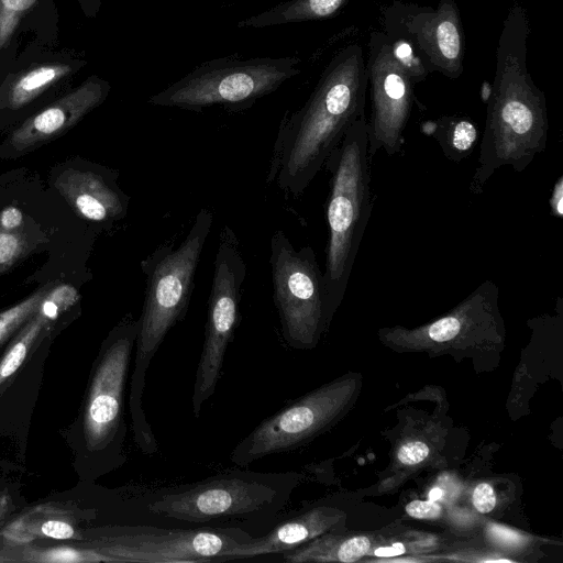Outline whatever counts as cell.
Listing matches in <instances>:
<instances>
[{
	"label": "cell",
	"instance_id": "obj_1",
	"mask_svg": "<svg viewBox=\"0 0 563 563\" xmlns=\"http://www.w3.org/2000/svg\"><path fill=\"white\" fill-rule=\"evenodd\" d=\"M530 23L515 2L506 14L496 48L494 81L485 129L470 191L479 195L495 172L509 166L523 172L548 142V108L543 91L528 69Z\"/></svg>",
	"mask_w": 563,
	"mask_h": 563
},
{
	"label": "cell",
	"instance_id": "obj_2",
	"mask_svg": "<svg viewBox=\"0 0 563 563\" xmlns=\"http://www.w3.org/2000/svg\"><path fill=\"white\" fill-rule=\"evenodd\" d=\"M366 90L363 48L349 44L332 56L306 102L282 120L267 181L300 197L350 125L365 115Z\"/></svg>",
	"mask_w": 563,
	"mask_h": 563
},
{
	"label": "cell",
	"instance_id": "obj_3",
	"mask_svg": "<svg viewBox=\"0 0 563 563\" xmlns=\"http://www.w3.org/2000/svg\"><path fill=\"white\" fill-rule=\"evenodd\" d=\"M213 219L208 208H201L177 247L172 242L162 244L141 262V269L146 276V289L141 317L137 319L130 411L135 442L141 452L147 455L156 453L158 445L143 409L145 376L168 331L187 314L195 275Z\"/></svg>",
	"mask_w": 563,
	"mask_h": 563
},
{
	"label": "cell",
	"instance_id": "obj_4",
	"mask_svg": "<svg viewBox=\"0 0 563 563\" xmlns=\"http://www.w3.org/2000/svg\"><path fill=\"white\" fill-rule=\"evenodd\" d=\"M297 484L295 473L234 470L176 488L141 492V525L184 522L202 527L265 528Z\"/></svg>",
	"mask_w": 563,
	"mask_h": 563
},
{
	"label": "cell",
	"instance_id": "obj_5",
	"mask_svg": "<svg viewBox=\"0 0 563 563\" xmlns=\"http://www.w3.org/2000/svg\"><path fill=\"white\" fill-rule=\"evenodd\" d=\"M367 146L364 115L350 125L323 166L330 173L323 272L327 319L344 296L373 209L372 157Z\"/></svg>",
	"mask_w": 563,
	"mask_h": 563
},
{
	"label": "cell",
	"instance_id": "obj_6",
	"mask_svg": "<svg viewBox=\"0 0 563 563\" xmlns=\"http://www.w3.org/2000/svg\"><path fill=\"white\" fill-rule=\"evenodd\" d=\"M300 63L295 56L243 58L231 55L210 59L152 95L146 102L189 111L214 106L244 110L297 76L301 71Z\"/></svg>",
	"mask_w": 563,
	"mask_h": 563
},
{
	"label": "cell",
	"instance_id": "obj_7",
	"mask_svg": "<svg viewBox=\"0 0 563 563\" xmlns=\"http://www.w3.org/2000/svg\"><path fill=\"white\" fill-rule=\"evenodd\" d=\"M273 299L287 345L305 349L314 342L327 319L325 290L314 251L295 249L284 231L271 239Z\"/></svg>",
	"mask_w": 563,
	"mask_h": 563
},
{
	"label": "cell",
	"instance_id": "obj_8",
	"mask_svg": "<svg viewBox=\"0 0 563 563\" xmlns=\"http://www.w3.org/2000/svg\"><path fill=\"white\" fill-rule=\"evenodd\" d=\"M208 300L205 340L191 397L192 413L200 416L203 404L214 394L224 355L239 320L241 289L246 264L234 231L224 224L219 233Z\"/></svg>",
	"mask_w": 563,
	"mask_h": 563
},
{
	"label": "cell",
	"instance_id": "obj_9",
	"mask_svg": "<svg viewBox=\"0 0 563 563\" xmlns=\"http://www.w3.org/2000/svg\"><path fill=\"white\" fill-rule=\"evenodd\" d=\"M385 33L405 37L430 73L457 79L464 70L465 37L455 0L437 7L394 0L383 9Z\"/></svg>",
	"mask_w": 563,
	"mask_h": 563
},
{
	"label": "cell",
	"instance_id": "obj_10",
	"mask_svg": "<svg viewBox=\"0 0 563 563\" xmlns=\"http://www.w3.org/2000/svg\"><path fill=\"white\" fill-rule=\"evenodd\" d=\"M366 74L372 106L366 119L368 154L373 157L379 150L389 156L400 154L416 85L395 59L383 31L369 35Z\"/></svg>",
	"mask_w": 563,
	"mask_h": 563
},
{
	"label": "cell",
	"instance_id": "obj_11",
	"mask_svg": "<svg viewBox=\"0 0 563 563\" xmlns=\"http://www.w3.org/2000/svg\"><path fill=\"white\" fill-rule=\"evenodd\" d=\"M252 538L251 533L235 527L162 528L141 525L122 537L113 551L129 562H216L225 551Z\"/></svg>",
	"mask_w": 563,
	"mask_h": 563
},
{
	"label": "cell",
	"instance_id": "obj_12",
	"mask_svg": "<svg viewBox=\"0 0 563 563\" xmlns=\"http://www.w3.org/2000/svg\"><path fill=\"white\" fill-rule=\"evenodd\" d=\"M108 92L109 85L106 81L89 78L74 91L29 118L12 133L11 144L16 150H23L57 136L100 104Z\"/></svg>",
	"mask_w": 563,
	"mask_h": 563
},
{
	"label": "cell",
	"instance_id": "obj_13",
	"mask_svg": "<svg viewBox=\"0 0 563 563\" xmlns=\"http://www.w3.org/2000/svg\"><path fill=\"white\" fill-rule=\"evenodd\" d=\"M55 187L87 220L109 223L126 216L129 198L101 173L67 169L56 178Z\"/></svg>",
	"mask_w": 563,
	"mask_h": 563
},
{
	"label": "cell",
	"instance_id": "obj_14",
	"mask_svg": "<svg viewBox=\"0 0 563 563\" xmlns=\"http://www.w3.org/2000/svg\"><path fill=\"white\" fill-rule=\"evenodd\" d=\"M349 0H286L238 22V27L263 29L319 21L335 15Z\"/></svg>",
	"mask_w": 563,
	"mask_h": 563
},
{
	"label": "cell",
	"instance_id": "obj_15",
	"mask_svg": "<svg viewBox=\"0 0 563 563\" xmlns=\"http://www.w3.org/2000/svg\"><path fill=\"white\" fill-rule=\"evenodd\" d=\"M432 126L431 136L448 159L461 163L472 154L478 139V130L471 118L443 115L432 122Z\"/></svg>",
	"mask_w": 563,
	"mask_h": 563
},
{
	"label": "cell",
	"instance_id": "obj_16",
	"mask_svg": "<svg viewBox=\"0 0 563 563\" xmlns=\"http://www.w3.org/2000/svg\"><path fill=\"white\" fill-rule=\"evenodd\" d=\"M71 71L68 65L48 64L31 69L19 77L10 90V107L18 109Z\"/></svg>",
	"mask_w": 563,
	"mask_h": 563
},
{
	"label": "cell",
	"instance_id": "obj_17",
	"mask_svg": "<svg viewBox=\"0 0 563 563\" xmlns=\"http://www.w3.org/2000/svg\"><path fill=\"white\" fill-rule=\"evenodd\" d=\"M385 35L387 36L395 59L409 76L411 81L417 85L427 79L431 73L412 45L400 35L394 33H385Z\"/></svg>",
	"mask_w": 563,
	"mask_h": 563
},
{
	"label": "cell",
	"instance_id": "obj_18",
	"mask_svg": "<svg viewBox=\"0 0 563 563\" xmlns=\"http://www.w3.org/2000/svg\"><path fill=\"white\" fill-rule=\"evenodd\" d=\"M36 2L37 0H0V51L9 44L21 19Z\"/></svg>",
	"mask_w": 563,
	"mask_h": 563
},
{
	"label": "cell",
	"instance_id": "obj_19",
	"mask_svg": "<svg viewBox=\"0 0 563 563\" xmlns=\"http://www.w3.org/2000/svg\"><path fill=\"white\" fill-rule=\"evenodd\" d=\"M79 298L78 291L70 285L51 288L40 305V312L47 319L56 318L60 309L66 308Z\"/></svg>",
	"mask_w": 563,
	"mask_h": 563
},
{
	"label": "cell",
	"instance_id": "obj_20",
	"mask_svg": "<svg viewBox=\"0 0 563 563\" xmlns=\"http://www.w3.org/2000/svg\"><path fill=\"white\" fill-rule=\"evenodd\" d=\"M22 240L8 232L0 233V272L10 267L21 255Z\"/></svg>",
	"mask_w": 563,
	"mask_h": 563
},
{
	"label": "cell",
	"instance_id": "obj_21",
	"mask_svg": "<svg viewBox=\"0 0 563 563\" xmlns=\"http://www.w3.org/2000/svg\"><path fill=\"white\" fill-rule=\"evenodd\" d=\"M371 543L366 537H354L342 542L336 550V559L341 562L351 563L363 556Z\"/></svg>",
	"mask_w": 563,
	"mask_h": 563
},
{
	"label": "cell",
	"instance_id": "obj_22",
	"mask_svg": "<svg viewBox=\"0 0 563 563\" xmlns=\"http://www.w3.org/2000/svg\"><path fill=\"white\" fill-rule=\"evenodd\" d=\"M429 454V448L424 442L411 441L405 443L398 451V460L406 465H415L422 462Z\"/></svg>",
	"mask_w": 563,
	"mask_h": 563
},
{
	"label": "cell",
	"instance_id": "obj_23",
	"mask_svg": "<svg viewBox=\"0 0 563 563\" xmlns=\"http://www.w3.org/2000/svg\"><path fill=\"white\" fill-rule=\"evenodd\" d=\"M473 505L482 514L489 512L496 505V495L487 483L478 484L473 492Z\"/></svg>",
	"mask_w": 563,
	"mask_h": 563
},
{
	"label": "cell",
	"instance_id": "obj_24",
	"mask_svg": "<svg viewBox=\"0 0 563 563\" xmlns=\"http://www.w3.org/2000/svg\"><path fill=\"white\" fill-rule=\"evenodd\" d=\"M406 512L419 519L437 518L441 514V507L433 500H413L406 506Z\"/></svg>",
	"mask_w": 563,
	"mask_h": 563
},
{
	"label": "cell",
	"instance_id": "obj_25",
	"mask_svg": "<svg viewBox=\"0 0 563 563\" xmlns=\"http://www.w3.org/2000/svg\"><path fill=\"white\" fill-rule=\"evenodd\" d=\"M26 354V344L24 341H21L16 343L4 361L1 364L0 367V375L1 377H8L11 374H13L18 367L21 365L22 361L24 360Z\"/></svg>",
	"mask_w": 563,
	"mask_h": 563
},
{
	"label": "cell",
	"instance_id": "obj_26",
	"mask_svg": "<svg viewBox=\"0 0 563 563\" xmlns=\"http://www.w3.org/2000/svg\"><path fill=\"white\" fill-rule=\"evenodd\" d=\"M488 532L495 541L506 545H517L523 541L522 536L499 525H490Z\"/></svg>",
	"mask_w": 563,
	"mask_h": 563
},
{
	"label": "cell",
	"instance_id": "obj_27",
	"mask_svg": "<svg viewBox=\"0 0 563 563\" xmlns=\"http://www.w3.org/2000/svg\"><path fill=\"white\" fill-rule=\"evenodd\" d=\"M44 534L55 539H68L73 536V528L63 521L49 520L42 526Z\"/></svg>",
	"mask_w": 563,
	"mask_h": 563
},
{
	"label": "cell",
	"instance_id": "obj_28",
	"mask_svg": "<svg viewBox=\"0 0 563 563\" xmlns=\"http://www.w3.org/2000/svg\"><path fill=\"white\" fill-rule=\"evenodd\" d=\"M550 209L553 217H563V176L561 175L554 184L550 197Z\"/></svg>",
	"mask_w": 563,
	"mask_h": 563
},
{
	"label": "cell",
	"instance_id": "obj_29",
	"mask_svg": "<svg viewBox=\"0 0 563 563\" xmlns=\"http://www.w3.org/2000/svg\"><path fill=\"white\" fill-rule=\"evenodd\" d=\"M23 220L21 210L16 207L10 206L4 208L0 213V224L5 230H13L18 228Z\"/></svg>",
	"mask_w": 563,
	"mask_h": 563
},
{
	"label": "cell",
	"instance_id": "obj_30",
	"mask_svg": "<svg viewBox=\"0 0 563 563\" xmlns=\"http://www.w3.org/2000/svg\"><path fill=\"white\" fill-rule=\"evenodd\" d=\"M405 552V547L401 543H394L390 547H382L374 551L376 556L389 558L400 555Z\"/></svg>",
	"mask_w": 563,
	"mask_h": 563
},
{
	"label": "cell",
	"instance_id": "obj_31",
	"mask_svg": "<svg viewBox=\"0 0 563 563\" xmlns=\"http://www.w3.org/2000/svg\"><path fill=\"white\" fill-rule=\"evenodd\" d=\"M442 496H443V490L438 487L432 488L429 493V499L433 500V501L439 500Z\"/></svg>",
	"mask_w": 563,
	"mask_h": 563
},
{
	"label": "cell",
	"instance_id": "obj_32",
	"mask_svg": "<svg viewBox=\"0 0 563 563\" xmlns=\"http://www.w3.org/2000/svg\"><path fill=\"white\" fill-rule=\"evenodd\" d=\"M80 1L85 4L98 2V0H80Z\"/></svg>",
	"mask_w": 563,
	"mask_h": 563
}]
</instances>
